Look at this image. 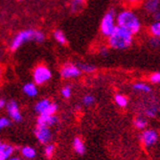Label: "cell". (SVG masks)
Here are the masks:
<instances>
[{"label": "cell", "instance_id": "6da1fadb", "mask_svg": "<svg viewBox=\"0 0 160 160\" xmlns=\"http://www.w3.org/2000/svg\"><path fill=\"white\" fill-rule=\"evenodd\" d=\"M108 43L114 49H127L132 43V34L125 28L116 26L108 37Z\"/></svg>", "mask_w": 160, "mask_h": 160}, {"label": "cell", "instance_id": "7a4b0ae2", "mask_svg": "<svg viewBox=\"0 0 160 160\" xmlns=\"http://www.w3.org/2000/svg\"><path fill=\"white\" fill-rule=\"evenodd\" d=\"M117 26L127 29L132 35L140 31L141 23L136 14L132 11H123L117 16Z\"/></svg>", "mask_w": 160, "mask_h": 160}, {"label": "cell", "instance_id": "3957f363", "mask_svg": "<svg viewBox=\"0 0 160 160\" xmlns=\"http://www.w3.org/2000/svg\"><path fill=\"white\" fill-rule=\"evenodd\" d=\"M59 109V106L48 99H42L35 105V111L38 115H54Z\"/></svg>", "mask_w": 160, "mask_h": 160}, {"label": "cell", "instance_id": "277c9868", "mask_svg": "<svg viewBox=\"0 0 160 160\" xmlns=\"http://www.w3.org/2000/svg\"><path fill=\"white\" fill-rule=\"evenodd\" d=\"M115 12L113 10H110L108 12L105 17L102 19L101 22V33L103 34L105 37H109V35L113 32L114 28H115Z\"/></svg>", "mask_w": 160, "mask_h": 160}, {"label": "cell", "instance_id": "5b68a950", "mask_svg": "<svg viewBox=\"0 0 160 160\" xmlns=\"http://www.w3.org/2000/svg\"><path fill=\"white\" fill-rule=\"evenodd\" d=\"M34 134L38 143H40L41 145H46L48 143H51L53 139V132L51 128L45 126L37 125L34 129Z\"/></svg>", "mask_w": 160, "mask_h": 160}, {"label": "cell", "instance_id": "8992f818", "mask_svg": "<svg viewBox=\"0 0 160 160\" xmlns=\"http://www.w3.org/2000/svg\"><path fill=\"white\" fill-rule=\"evenodd\" d=\"M34 33L35 30H32V29H28V30L22 31L20 33H18L14 38L12 39V43H11V49L12 51L18 49L23 43L29 41V40H34Z\"/></svg>", "mask_w": 160, "mask_h": 160}, {"label": "cell", "instance_id": "52a82bcc", "mask_svg": "<svg viewBox=\"0 0 160 160\" xmlns=\"http://www.w3.org/2000/svg\"><path fill=\"white\" fill-rule=\"evenodd\" d=\"M51 77H52V74H51L50 69L44 65H39L34 70L33 78H34V82L36 84H38V85L44 84L51 79Z\"/></svg>", "mask_w": 160, "mask_h": 160}, {"label": "cell", "instance_id": "ba28073f", "mask_svg": "<svg viewBox=\"0 0 160 160\" xmlns=\"http://www.w3.org/2000/svg\"><path fill=\"white\" fill-rule=\"evenodd\" d=\"M6 110L7 113L9 115V118L12 120V122L14 123H21L23 120L21 111L19 109V106L14 100H12L10 102H8L6 105Z\"/></svg>", "mask_w": 160, "mask_h": 160}, {"label": "cell", "instance_id": "9c48e42d", "mask_svg": "<svg viewBox=\"0 0 160 160\" xmlns=\"http://www.w3.org/2000/svg\"><path fill=\"white\" fill-rule=\"evenodd\" d=\"M140 139L143 145L146 148H151L157 142L158 140V133L156 130L152 128L144 129V132L140 135Z\"/></svg>", "mask_w": 160, "mask_h": 160}, {"label": "cell", "instance_id": "30bf717a", "mask_svg": "<svg viewBox=\"0 0 160 160\" xmlns=\"http://www.w3.org/2000/svg\"><path fill=\"white\" fill-rule=\"evenodd\" d=\"M81 70L79 66L72 64V63H67L65 64L62 70H61V75L63 79H74L78 78L81 75Z\"/></svg>", "mask_w": 160, "mask_h": 160}, {"label": "cell", "instance_id": "8fae6325", "mask_svg": "<svg viewBox=\"0 0 160 160\" xmlns=\"http://www.w3.org/2000/svg\"><path fill=\"white\" fill-rule=\"evenodd\" d=\"M59 123V118L56 114L54 115H38L37 118V125L52 128Z\"/></svg>", "mask_w": 160, "mask_h": 160}, {"label": "cell", "instance_id": "7c38bea8", "mask_svg": "<svg viewBox=\"0 0 160 160\" xmlns=\"http://www.w3.org/2000/svg\"><path fill=\"white\" fill-rule=\"evenodd\" d=\"M16 152V147L9 143H2L0 147V160H8Z\"/></svg>", "mask_w": 160, "mask_h": 160}, {"label": "cell", "instance_id": "4fadbf2b", "mask_svg": "<svg viewBox=\"0 0 160 160\" xmlns=\"http://www.w3.org/2000/svg\"><path fill=\"white\" fill-rule=\"evenodd\" d=\"M21 158L22 159H26V160H33L37 157V150L31 146H24L20 149L19 152Z\"/></svg>", "mask_w": 160, "mask_h": 160}, {"label": "cell", "instance_id": "5bb4252c", "mask_svg": "<svg viewBox=\"0 0 160 160\" xmlns=\"http://www.w3.org/2000/svg\"><path fill=\"white\" fill-rule=\"evenodd\" d=\"M72 146H73V150L75 151L77 154L82 155L85 153V151H86L85 144L81 137H78V136L75 137L73 140V143H72Z\"/></svg>", "mask_w": 160, "mask_h": 160}, {"label": "cell", "instance_id": "9a60e30c", "mask_svg": "<svg viewBox=\"0 0 160 160\" xmlns=\"http://www.w3.org/2000/svg\"><path fill=\"white\" fill-rule=\"evenodd\" d=\"M23 92L28 97L34 98L38 95V87L35 82H27L23 86Z\"/></svg>", "mask_w": 160, "mask_h": 160}, {"label": "cell", "instance_id": "2e32d148", "mask_svg": "<svg viewBox=\"0 0 160 160\" xmlns=\"http://www.w3.org/2000/svg\"><path fill=\"white\" fill-rule=\"evenodd\" d=\"M160 7V0H147L145 3V10L149 13H154Z\"/></svg>", "mask_w": 160, "mask_h": 160}, {"label": "cell", "instance_id": "e0dca14e", "mask_svg": "<svg viewBox=\"0 0 160 160\" xmlns=\"http://www.w3.org/2000/svg\"><path fill=\"white\" fill-rule=\"evenodd\" d=\"M133 89L136 91H141L144 93H150L152 91L151 86L147 83H144V82H136L133 84Z\"/></svg>", "mask_w": 160, "mask_h": 160}, {"label": "cell", "instance_id": "ac0fdd59", "mask_svg": "<svg viewBox=\"0 0 160 160\" xmlns=\"http://www.w3.org/2000/svg\"><path fill=\"white\" fill-rule=\"evenodd\" d=\"M56 152V146L52 143H48L44 145V149H43V153H44L46 158H51L55 154Z\"/></svg>", "mask_w": 160, "mask_h": 160}, {"label": "cell", "instance_id": "d6986e66", "mask_svg": "<svg viewBox=\"0 0 160 160\" xmlns=\"http://www.w3.org/2000/svg\"><path fill=\"white\" fill-rule=\"evenodd\" d=\"M133 124H134V127L137 129H140V130L146 129L147 127H148V121H147V119H145L144 117H141V116H139V117H137L134 120Z\"/></svg>", "mask_w": 160, "mask_h": 160}, {"label": "cell", "instance_id": "ffe728a7", "mask_svg": "<svg viewBox=\"0 0 160 160\" xmlns=\"http://www.w3.org/2000/svg\"><path fill=\"white\" fill-rule=\"evenodd\" d=\"M114 101H115V103L117 104V106H119L120 108H126L128 104V98L122 94H116L114 97Z\"/></svg>", "mask_w": 160, "mask_h": 160}, {"label": "cell", "instance_id": "44dd1931", "mask_svg": "<svg viewBox=\"0 0 160 160\" xmlns=\"http://www.w3.org/2000/svg\"><path fill=\"white\" fill-rule=\"evenodd\" d=\"M54 38H56V40L61 43V44H65L66 43V38H65V35L63 34L62 31L61 30H56L54 32Z\"/></svg>", "mask_w": 160, "mask_h": 160}, {"label": "cell", "instance_id": "7402d4cb", "mask_svg": "<svg viewBox=\"0 0 160 160\" xmlns=\"http://www.w3.org/2000/svg\"><path fill=\"white\" fill-rule=\"evenodd\" d=\"M150 31H151V33H152V35L153 37H156V38H160V21L154 22L151 26Z\"/></svg>", "mask_w": 160, "mask_h": 160}, {"label": "cell", "instance_id": "603a6c76", "mask_svg": "<svg viewBox=\"0 0 160 160\" xmlns=\"http://www.w3.org/2000/svg\"><path fill=\"white\" fill-rule=\"evenodd\" d=\"M12 125V120L8 117H0V132Z\"/></svg>", "mask_w": 160, "mask_h": 160}, {"label": "cell", "instance_id": "cb8c5ba5", "mask_svg": "<svg viewBox=\"0 0 160 160\" xmlns=\"http://www.w3.org/2000/svg\"><path fill=\"white\" fill-rule=\"evenodd\" d=\"M94 103H95V98H94V96H92L90 94H87V95L83 96V98H82V104L85 107H90Z\"/></svg>", "mask_w": 160, "mask_h": 160}, {"label": "cell", "instance_id": "d4e9b609", "mask_svg": "<svg viewBox=\"0 0 160 160\" xmlns=\"http://www.w3.org/2000/svg\"><path fill=\"white\" fill-rule=\"evenodd\" d=\"M79 68L81 70V72H85V73H92V72L95 70V67L93 65H90V64H84V63H82L79 65Z\"/></svg>", "mask_w": 160, "mask_h": 160}, {"label": "cell", "instance_id": "484cf974", "mask_svg": "<svg viewBox=\"0 0 160 160\" xmlns=\"http://www.w3.org/2000/svg\"><path fill=\"white\" fill-rule=\"evenodd\" d=\"M61 93H62V95L63 98L69 99L71 97V95H72V88H71V86L65 85L64 87H62V88Z\"/></svg>", "mask_w": 160, "mask_h": 160}, {"label": "cell", "instance_id": "4316f807", "mask_svg": "<svg viewBox=\"0 0 160 160\" xmlns=\"http://www.w3.org/2000/svg\"><path fill=\"white\" fill-rule=\"evenodd\" d=\"M156 113H157V109H156L155 107H150V108H148L146 110H145V114H146L147 117H150V118L155 117Z\"/></svg>", "mask_w": 160, "mask_h": 160}, {"label": "cell", "instance_id": "83f0119b", "mask_svg": "<svg viewBox=\"0 0 160 160\" xmlns=\"http://www.w3.org/2000/svg\"><path fill=\"white\" fill-rule=\"evenodd\" d=\"M44 34L40 31H36L35 30V33H34V40L37 41V42H42L44 40Z\"/></svg>", "mask_w": 160, "mask_h": 160}, {"label": "cell", "instance_id": "f1b7e54d", "mask_svg": "<svg viewBox=\"0 0 160 160\" xmlns=\"http://www.w3.org/2000/svg\"><path fill=\"white\" fill-rule=\"evenodd\" d=\"M85 0H72V11H77L83 3Z\"/></svg>", "mask_w": 160, "mask_h": 160}, {"label": "cell", "instance_id": "f546056e", "mask_svg": "<svg viewBox=\"0 0 160 160\" xmlns=\"http://www.w3.org/2000/svg\"><path fill=\"white\" fill-rule=\"evenodd\" d=\"M150 81L154 83V84H160V72H157V73H153L151 78H150Z\"/></svg>", "mask_w": 160, "mask_h": 160}, {"label": "cell", "instance_id": "4dcf8cb0", "mask_svg": "<svg viewBox=\"0 0 160 160\" xmlns=\"http://www.w3.org/2000/svg\"><path fill=\"white\" fill-rule=\"evenodd\" d=\"M150 44L152 47H154V48L159 47L160 46V38H156V37H152L150 40Z\"/></svg>", "mask_w": 160, "mask_h": 160}, {"label": "cell", "instance_id": "1f68e13d", "mask_svg": "<svg viewBox=\"0 0 160 160\" xmlns=\"http://www.w3.org/2000/svg\"><path fill=\"white\" fill-rule=\"evenodd\" d=\"M100 53H101L102 56H107L108 54V49L107 47L103 46V47H101V49H100Z\"/></svg>", "mask_w": 160, "mask_h": 160}, {"label": "cell", "instance_id": "d6a6232c", "mask_svg": "<svg viewBox=\"0 0 160 160\" xmlns=\"http://www.w3.org/2000/svg\"><path fill=\"white\" fill-rule=\"evenodd\" d=\"M153 18L156 21H160V9H158L154 13H153Z\"/></svg>", "mask_w": 160, "mask_h": 160}, {"label": "cell", "instance_id": "836d02e7", "mask_svg": "<svg viewBox=\"0 0 160 160\" xmlns=\"http://www.w3.org/2000/svg\"><path fill=\"white\" fill-rule=\"evenodd\" d=\"M7 105V102L4 99H0V109H3L6 108Z\"/></svg>", "mask_w": 160, "mask_h": 160}, {"label": "cell", "instance_id": "e575fe53", "mask_svg": "<svg viewBox=\"0 0 160 160\" xmlns=\"http://www.w3.org/2000/svg\"><path fill=\"white\" fill-rule=\"evenodd\" d=\"M8 160H23L20 156H18V155H12L11 158H9Z\"/></svg>", "mask_w": 160, "mask_h": 160}, {"label": "cell", "instance_id": "d590c367", "mask_svg": "<svg viewBox=\"0 0 160 160\" xmlns=\"http://www.w3.org/2000/svg\"><path fill=\"white\" fill-rule=\"evenodd\" d=\"M128 2H130V3H137V2H139L140 0H128Z\"/></svg>", "mask_w": 160, "mask_h": 160}, {"label": "cell", "instance_id": "8d00e7d4", "mask_svg": "<svg viewBox=\"0 0 160 160\" xmlns=\"http://www.w3.org/2000/svg\"><path fill=\"white\" fill-rule=\"evenodd\" d=\"M1 75H2V72H1V69H0V80H1Z\"/></svg>", "mask_w": 160, "mask_h": 160}, {"label": "cell", "instance_id": "74e56055", "mask_svg": "<svg viewBox=\"0 0 160 160\" xmlns=\"http://www.w3.org/2000/svg\"><path fill=\"white\" fill-rule=\"evenodd\" d=\"M2 143H3V142H2L1 140H0V147H1V145H2Z\"/></svg>", "mask_w": 160, "mask_h": 160}, {"label": "cell", "instance_id": "f35d334b", "mask_svg": "<svg viewBox=\"0 0 160 160\" xmlns=\"http://www.w3.org/2000/svg\"><path fill=\"white\" fill-rule=\"evenodd\" d=\"M159 112H160V108H159Z\"/></svg>", "mask_w": 160, "mask_h": 160}]
</instances>
